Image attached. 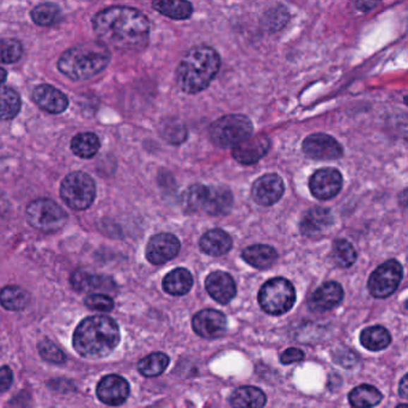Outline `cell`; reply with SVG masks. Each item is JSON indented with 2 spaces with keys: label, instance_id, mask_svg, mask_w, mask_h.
<instances>
[{
  "label": "cell",
  "instance_id": "6da1fadb",
  "mask_svg": "<svg viewBox=\"0 0 408 408\" xmlns=\"http://www.w3.org/2000/svg\"><path fill=\"white\" fill-rule=\"evenodd\" d=\"M94 32L103 44L120 51H143L149 44L150 23L143 12L128 6H110L92 18Z\"/></svg>",
  "mask_w": 408,
  "mask_h": 408
},
{
  "label": "cell",
  "instance_id": "7a4b0ae2",
  "mask_svg": "<svg viewBox=\"0 0 408 408\" xmlns=\"http://www.w3.org/2000/svg\"><path fill=\"white\" fill-rule=\"evenodd\" d=\"M119 342L118 323L106 315L84 318L73 334V347L88 359L106 358L116 349Z\"/></svg>",
  "mask_w": 408,
  "mask_h": 408
},
{
  "label": "cell",
  "instance_id": "3957f363",
  "mask_svg": "<svg viewBox=\"0 0 408 408\" xmlns=\"http://www.w3.org/2000/svg\"><path fill=\"white\" fill-rule=\"evenodd\" d=\"M220 56L212 47H196L181 60L176 70V83L187 94H198L211 84L220 71Z\"/></svg>",
  "mask_w": 408,
  "mask_h": 408
},
{
  "label": "cell",
  "instance_id": "277c9868",
  "mask_svg": "<svg viewBox=\"0 0 408 408\" xmlns=\"http://www.w3.org/2000/svg\"><path fill=\"white\" fill-rule=\"evenodd\" d=\"M109 48L100 41H88L64 52L58 68L72 80H88L100 75L109 65Z\"/></svg>",
  "mask_w": 408,
  "mask_h": 408
},
{
  "label": "cell",
  "instance_id": "5b68a950",
  "mask_svg": "<svg viewBox=\"0 0 408 408\" xmlns=\"http://www.w3.org/2000/svg\"><path fill=\"white\" fill-rule=\"evenodd\" d=\"M253 124L241 114L225 115L218 119L210 127V137L213 144L223 149L235 148L251 137Z\"/></svg>",
  "mask_w": 408,
  "mask_h": 408
},
{
  "label": "cell",
  "instance_id": "8992f818",
  "mask_svg": "<svg viewBox=\"0 0 408 408\" xmlns=\"http://www.w3.org/2000/svg\"><path fill=\"white\" fill-rule=\"evenodd\" d=\"M259 304L265 313L270 315H283L290 311L296 302V290L287 279H270L259 291Z\"/></svg>",
  "mask_w": 408,
  "mask_h": 408
},
{
  "label": "cell",
  "instance_id": "52a82bcc",
  "mask_svg": "<svg viewBox=\"0 0 408 408\" xmlns=\"http://www.w3.org/2000/svg\"><path fill=\"white\" fill-rule=\"evenodd\" d=\"M60 196L68 208L84 211L96 198V185L90 175L83 172L68 174L60 185Z\"/></svg>",
  "mask_w": 408,
  "mask_h": 408
},
{
  "label": "cell",
  "instance_id": "ba28073f",
  "mask_svg": "<svg viewBox=\"0 0 408 408\" xmlns=\"http://www.w3.org/2000/svg\"><path fill=\"white\" fill-rule=\"evenodd\" d=\"M25 215L29 224L40 232H59L67 223V215L63 208L55 201L44 198L28 205Z\"/></svg>",
  "mask_w": 408,
  "mask_h": 408
},
{
  "label": "cell",
  "instance_id": "9c48e42d",
  "mask_svg": "<svg viewBox=\"0 0 408 408\" xmlns=\"http://www.w3.org/2000/svg\"><path fill=\"white\" fill-rule=\"evenodd\" d=\"M404 275V268L397 260H388L370 275L368 290L375 299H387L394 294Z\"/></svg>",
  "mask_w": 408,
  "mask_h": 408
},
{
  "label": "cell",
  "instance_id": "30bf717a",
  "mask_svg": "<svg viewBox=\"0 0 408 408\" xmlns=\"http://www.w3.org/2000/svg\"><path fill=\"white\" fill-rule=\"evenodd\" d=\"M302 150L306 157L316 161H332L342 156L344 150L337 139L328 134H311L304 139Z\"/></svg>",
  "mask_w": 408,
  "mask_h": 408
},
{
  "label": "cell",
  "instance_id": "8fae6325",
  "mask_svg": "<svg viewBox=\"0 0 408 408\" xmlns=\"http://www.w3.org/2000/svg\"><path fill=\"white\" fill-rule=\"evenodd\" d=\"M309 188L318 200H330L342 188V175L337 169H318L311 175Z\"/></svg>",
  "mask_w": 408,
  "mask_h": 408
},
{
  "label": "cell",
  "instance_id": "7c38bea8",
  "mask_svg": "<svg viewBox=\"0 0 408 408\" xmlns=\"http://www.w3.org/2000/svg\"><path fill=\"white\" fill-rule=\"evenodd\" d=\"M180 248V241L176 236L169 232H161L150 239L146 246V259L152 265H163L176 258Z\"/></svg>",
  "mask_w": 408,
  "mask_h": 408
},
{
  "label": "cell",
  "instance_id": "4fadbf2b",
  "mask_svg": "<svg viewBox=\"0 0 408 408\" xmlns=\"http://www.w3.org/2000/svg\"><path fill=\"white\" fill-rule=\"evenodd\" d=\"M193 330L199 337L205 339H217L223 337L228 328V320L222 311L205 309L194 315Z\"/></svg>",
  "mask_w": 408,
  "mask_h": 408
},
{
  "label": "cell",
  "instance_id": "5bb4252c",
  "mask_svg": "<svg viewBox=\"0 0 408 408\" xmlns=\"http://www.w3.org/2000/svg\"><path fill=\"white\" fill-rule=\"evenodd\" d=\"M285 186L277 174H267L259 177L251 187V198L260 206H272L283 196Z\"/></svg>",
  "mask_w": 408,
  "mask_h": 408
},
{
  "label": "cell",
  "instance_id": "9a60e30c",
  "mask_svg": "<svg viewBox=\"0 0 408 408\" xmlns=\"http://www.w3.org/2000/svg\"><path fill=\"white\" fill-rule=\"evenodd\" d=\"M96 394L100 401L108 406H120L130 395V385L119 375H108L98 383Z\"/></svg>",
  "mask_w": 408,
  "mask_h": 408
},
{
  "label": "cell",
  "instance_id": "2e32d148",
  "mask_svg": "<svg viewBox=\"0 0 408 408\" xmlns=\"http://www.w3.org/2000/svg\"><path fill=\"white\" fill-rule=\"evenodd\" d=\"M271 149V140L266 134L256 136L246 139L232 150V157L241 164H256L266 156L268 150Z\"/></svg>",
  "mask_w": 408,
  "mask_h": 408
},
{
  "label": "cell",
  "instance_id": "e0dca14e",
  "mask_svg": "<svg viewBox=\"0 0 408 408\" xmlns=\"http://www.w3.org/2000/svg\"><path fill=\"white\" fill-rule=\"evenodd\" d=\"M208 294L220 304H228L237 294L235 280L232 275L223 271L212 272L205 282Z\"/></svg>",
  "mask_w": 408,
  "mask_h": 408
},
{
  "label": "cell",
  "instance_id": "ac0fdd59",
  "mask_svg": "<svg viewBox=\"0 0 408 408\" xmlns=\"http://www.w3.org/2000/svg\"><path fill=\"white\" fill-rule=\"evenodd\" d=\"M32 101L49 114H60L67 109L68 100L61 91L48 84H42L32 90Z\"/></svg>",
  "mask_w": 408,
  "mask_h": 408
},
{
  "label": "cell",
  "instance_id": "d6986e66",
  "mask_svg": "<svg viewBox=\"0 0 408 408\" xmlns=\"http://www.w3.org/2000/svg\"><path fill=\"white\" fill-rule=\"evenodd\" d=\"M342 299L344 290L342 285L335 282H327L313 294L309 301V308L318 313L332 311L342 302Z\"/></svg>",
  "mask_w": 408,
  "mask_h": 408
},
{
  "label": "cell",
  "instance_id": "ffe728a7",
  "mask_svg": "<svg viewBox=\"0 0 408 408\" xmlns=\"http://www.w3.org/2000/svg\"><path fill=\"white\" fill-rule=\"evenodd\" d=\"M332 224H333V216L330 210L316 206L304 213L299 224V229L304 236L318 237L327 232Z\"/></svg>",
  "mask_w": 408,
  "mask_h": 408
},
{
  "label": "cell",
  "instance_id": "44dd1931",
  "mask_svg": "<svg viewBox=\"0 0 408 408\" xmlns=\"http://www.w3.org/2000/svg\"><path fill=\"white\" fill-rule=\"evenodd\" d=\"M201 251L211 256H225L232 251V240L228 232L222 229H212L205 232L199 242Z\"/></svg>",
  "mask_w": 408,
  "mask_h": 408
},
{
  "label": "cell",
  "instance_id": "7402d4cb",
  "mask_svg": "<svg viewBox=\"0 0 408 408\" xmlns=\"http://www.w3.org/2000/svg\"><path fill=\"white\" fill-rule=\"evenodd\" d=\"M242 258L246 263L258 270H267L277 261L278 253L271 246L254 244L242 251Z\"/></svg>",
  "mask_w": 408,
  "mask_h": 408
},
{
  "label": "cell",
  "instance_id": "603a6c76",
  "mask_svg": "<svg viewBox=\"0 0 408 408\" xmlns=\"http://www.w3.org/2000/svg\"><path fill=\"white\" fill-rule=\"evenodd\" d=\"M266 402L265 392L251 385L236 389L230 397V404L234 408H263Z\"/></svg>",
  "mask_w": 408,
  "mask_h": 408
},
{
  "label": "cell",
  "instance_id": "cb8c5ba5",
  "mask_svg": "<svg viewBox=\"0 0 408 408\" xmlns=\"http://www.w3.org/2000/svg\"><path fill=\"white\" fill-rule=\"evenodd\" d=\"M210 188L201 184H194L186 189L181 196V206L186 213H198L206 208Z\"/></svg>",
  "mask_w": 408,
  "mask_h": 408
},
{
  "label": "cell",
  "instance_id": "d4e9b609",
  "mask_svg": "<svg viewBox=\"0 0 408 408\" xmlns=\"http://www.w3.org/2000/svg\"><path fill=\"white\" fill-rule=\"evenodd\" d=\"M192 287V273L186 268H175L163 279V290L172 296H185Z\"/></svg>",
  "mask_w": 408,
  "mask_h": 408
},
{
  "label": "cell",
  "instance_id": "484cf974",
  "mask_svg": "<svg viewBox=\"0 0 408 408\" xmlns=\"http://www.w3.org/2000/svg\"><path fill=\"white\" fill-rule=\"evenodd\" d=\"M208 188L210 196L205 211L212 216L227 215L234 203L232 192L224 187H208Z\"/></svg>",
  "mask_w": 408,
  "mask_h": 408
},
{
  "label": "cell",
  "instance_id": "4316f807",
  "mask_svg": "<svg viewBox=\"0 0 408 408\" xmlns=\"http://www.w3.org/2000/svg\"><path fill=\"white\" fill-rule=\"evenodd\" d=\"M383 399L382 392L373 385H358L349 394V401L354 408H373Z\"/></svg>",
  "mask_w": 408,
  "mask_h": 408
},
{
  "label": "cell",
  "instance_id": "83f0119b",
  "mask_svg": "<svg viewBox=\"0 0 408 408\" xmlns=\"http://www.w3.org/2000/svg\"><path fill=\"white\" fill-rule=\"evenodd\" d=\"M361 344L369 351H381L388 347L392 342V335L387 328L382 326H373L365 328L361 333Z\"/></svg>",
  "mask_w": 408,
  "mask_h": 408
},
{
  "label": "cell",
  "instance_id": "f1b7e54d",
  "mask_svg": "<svg viewBox=\"0 0 408 408\" xmlns=\"http://www.w3.org/2000/svg\"><path fill=\"white\" fill-rule=\"evenodd\" d=\"M100 139L95 133H79L71 142L72 152L80 158H92L100 151Z\"/></svg>",
  "mask_w": 408,
  "mask_h": 408
},
{
  "label": "cell",
  "instance_id": "f546056e",
  "mask_svg": "<svg viewBox=\"0 0 408 408\" xmlns=\"http://www.w3.org/2000/svg\"><path fill=\"white\" fill-rule=\"evenodd\" d=\"M20 95L8 87H0V120H11L20 112Z\"/></svg>",
  "mask_w": 408,
  "mask_h": 408
},
{
  "label": "cell",
  "instance_id": "4dcf8cb0",
  "mask_svg": "<svg viewBox=\"0 0 408 408\" xmlns=\"http://www.w3.org/2000/svg\"><path fill=\"white\" fill-rule=\"evenodd\" d=\"M29 303V294L20 287H6L0 291V304L8 311H20Z\"/></svg>",
  "mask_w": 408,
  "mask_h": 408
},
{
  "label": "cell",
  "instance_id": "1f68e13d",
  "mask_svg": "<svg viewBox=\"0 0 408 408\" xmlns=\"http://www.w3.org/2000/svg\"><path fill=\"white\" fill-rule=\"evenodd\" d=\"M170 359L168 356L162 352H155L149 354L138 363V370L145 377L160 376L168 368Z\"/></svg>",
  "mask_w": 408,
  "mask_h": 408
},
{
  "label": "cell",
  "instance_id": "d6a6232c",
  "mask_svg": "<svg viewBox=\"0 0 408 408\" xmlns=\"http://www.w3.org/2000/svg\"><path fill=\"white\" fill-rule=\"evenodd\" d=\"M32 18L40 27H53L63 20V12L58 5L44 3L32 10Z\"/></svg>",
  "mask_w": 408,
  "mask_h": 408
},
{
  "label": "cell",
  "instance_id": "836d02e7",
  "mask_svg": "<svg viewBox=\"0 0 408 408\" xmlns=\"http://www.w3.org/2000/svg\"><path fill=\"white\" fill-rule=\"evenodd\" d=\"M155 10L173 20H187L192 16L193 6L188 1H155Z\"/></svg>",
  "mask_w": 408,
  "mask_h": 408
},
{
  "label": "cell",
  "instance_id": "e575fe53",
  "mask_svg": "<svg viewBox=\"0 0 408 408\" xmlns=\"http://www.w3.org/2000/svg\"><path fill=\"white\" fill-rule=\"evenodd\" d=\"M332 256L334 263L342 268H349L357 260V251L354 246L346 240H337L334 242Z\"/></svg>",
  "mask_w": 408,
  "mask_h": 408
},
{
  "label": "cell",
  "instance_id": "d590c367",
  "mask_svg": "<svg viewBox=\"0 0 408 408\" xmlns=\"http://www.w3.org/2000/svg\"><path fill=\"white\" fill-rule=\"evenodd\" d=\"M71 283L77 291L100 290L106 285L107 279L87 272L76 271L72 275Z\"/></svg>",
  "mask_w": 408,
  "mask_h": 408
},
{
  "label": "cell",
  "instance_id": "8d00e7d4",
  "mask_svg": "<svg viewBox=\"0 0 408 408\" xmlns=\"http://www.w3.org/2000/svg\"><path fill=\"white\" fill-rule=\"evenodd\" d=\"M23 55V46L18 40H0V64L17 63Z\"/></svg>",
  "mask_w": 408,
  "mask_h": 408
},
{
  "label": "cell",
  "instance_id": "74e56055",
  "mask_svg": "<svg viewBox=\"0 0 408 408\" xmlns=\"http://www.w3.org/2000/svg\"><path fill=\"white\" fill-rule=\"evenodd\" d=\"M161 134L167 142L176 145V144L185 142L187 138V130H186L185 125L181 124L180 121L168 120L167 124H162Z\"/></svg>",
  "mask_w": 408,
  "mask_h": 408
},
{
  "label": "cell",
  "instance_id": "f35d334b",
  "mask_svg": "<svg viewBox=\"0 0 408 408\" xmlns=\"http://www.w3.org/2000/svg\"><path fill=\"white\" fill-rule=\"evenodd\" d=\"M39 354L42 359L52 364H63L66 361L65 354L51 340H41L37 345Z\"/></svg>",
  "mask_w": 408,
  "mask_h": 408
},
{
  "label": "cell",
  "instance_id": "ab89813d",
  "mask_svg": "<svg viewBox=\"0 0 408 408\" xmlns=\"http://www.w3.org/2000/svg\"><path fill=\"white\" fill-rule=\"evenodd\" d=\"M85 306L91 311H110L114 308V301L107 294H94L85 299Z\"/></svg>",
  "mask_w": 408,
  "mask_h": 408
},
{
  "label": "cell",
  "instance_id": "60d3db41",
  "mask_svg": "<svg viewBox=\"0 0 408 408\" xmlns=\"http://www.w3.org/2000/svg\"><path fill=\"white\" fill-rule=\"evenodd\" d=\"M304 352L302 349H296V347H290V349H285L282 356H280V361L282 364H292V363H297V361H302L304 358Z\"/></svg>",
  "mask_w": 408,
  "mask_h": 408
},
{
  "label": "cell",
  "instance_id": "b9f144b4",
  "mask_svg": "<svg viewBox=\"0 0 408 408\" xmlns=\"http://www.w3.org/2000/svg\"><path fill=\"white\" fill-rule=\"evenodd\" d=\"M13 382V373L8 366L0 368V392H6Z\"/></svg>",
  "mask_w": 408,
  "mask_h": 408
},
{
  "label": "cell",
  "instance_id": "7bdbcfd3",
  "mask_svg": "<svg viewBox=\"0 0 408 408\" xmlns=\"http://www.w3.org/2000/svg\"><path fill=\"white\" fill-rule=\"evenodd\" d=\"M337 359H342V361H337L339 364L345 366V368H352L356 363H357V356L354 354V352H346L345 354L340 352V358H335V361Z\"/></svg>",
  "mask_w": 408,
  "mask_h": 408
},
{
  "label": "cell",
  "instance_id": "ee69618b",
  "mask_svg": "<svg viewBox=\"0 0 408 408\" xmlns=\"http://www.w3.org/2000/svg\"><path fill=\"white\" fill-rule=\"evenodd\" d=\"M408 377L407 375L404 376V378L401 380L400 385H399V392H400V395L402 397H407V390H408Z\"/></svg>",
  "mask_w": 408,
  "mask_h": 408
},
{
  "label": "cell",
  "instance_id": "f6af8a7d",
  "mask_svg": "<svg viewBox=\"0 0 408 408\" xmlns=\"http://www.w3.org/2000/svg\"><path fill=\"white\" fill-rule=\"evenodd\" d=\"M357 8H363V6H366V8H365V11H369V10H371V8H375V6H377V3H364V1H363V3H357Z\"/></svg>",
  "mask_w": 408,
  "mask_h": 408
},
{
  "label": "cell",
  "instance_id": "bcb514c9",
  "mask_svg": "<svg viewBox=\"0 0 408 408\" xmlns=\"http://www.w3.org/2000/svg\"><path fill=\"white\" fill-rule=\"evenodd\" d=\"M6 76H8L6 71H5L4 68H1V67H0V84H1V83H4L5 80H6Z\"/></svg>",
  "mask_w": 408,
  "mask_h": 408
},
{
  "label": "cell",
  "instance_id": "7dc6e473",
  "mask_svg": "<svg viewBox=\"0 0 408 408\" xmlns=\"http://www.w3.org/2000/svg\"><path fill=\"white\" fill-rule=\"evenodd\" d=\"M395 408H407V404H401L399 406H397Z\"/></svg>",
  "mask_w": 408,
  "mask_h": 408
}]
</instances>
